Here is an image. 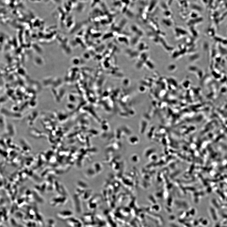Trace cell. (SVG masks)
Returning <instances> with one entry per match:
<instances>
[{
    "label": "cell",
    "instance_id": "cell-1",
    "mask_svg": "<svg viewBox=\"0 0 227 227\" xmlns=\"http://www.w3.org/2000/svg\"><path fill=\"white\" fill-rule=\"evenodd\" d=\"M37 222H33V221H26L25 224L26 227H37Z\"/></svg>",
    "mask_w": 227,
    "mask_h": 227
},
{
    "label": "cell",
    "instance_id": "cell-2",
    "mask_svg": "<svg viewBox=\"0 0 227 227\" xmlns=\"http://www.w3.org/2000/svg\"><path fill=\"white\" fill-rule=\"evenodd\" d=\"M55 222L52 220L50 219L48 221L47 225L45 227H54Z\"/></svg>",
    "mask_w": 227,
    "mask_h": 227
},
{
    "label": "cell",
    "instance_id": "cell-3",
    "mask_svg": "<svg viewBox=\"0 0 227 227\" xmlns=\"http://www.w3.org/2000/svg\"><path fill=\"white\" fill-rule=\"evenodd\" d=\"M1 227H5L3 225H2L1 224Z\"/></svg>",
    "mask_w": 227,
    "mask_h": 227
}]
</instances>
